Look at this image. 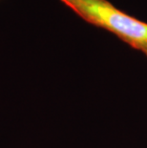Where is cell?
<instances>
[{
  "mask_svg": "<svg viewBox=\"0 0 147 148\" xmlns=\"http://www.w3.org/2000/svg\"><path fill=\"white\" fill-rule=\"evenodd\" d=\"M87 23L115 34L133 49L147 45V23L116 8L108 0H60Z\"/></svg>",
  "mask_w": 147,
  "mask_h": 148,
  "instance_id": "6da1fadb",
  "label": "cell"
},
{
  "mask_svg": "<svg viewBox=\"0 0 147 148\" xmlns=\"http://www.w3.org/2000/svg\"><path fill=\"white\" fill-rule=\"evenodd\" d=\"M140 52H142L143 53H144V55L147 56V45H145L144 47H143V48L140 50Z\"/></svg>",
  "mask_w": 147,
  "mask_h": 148,
  "instance_id": "7a4b0ae2",
  "label": "cell"
}]
</instances>
